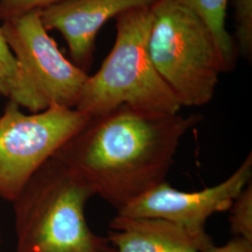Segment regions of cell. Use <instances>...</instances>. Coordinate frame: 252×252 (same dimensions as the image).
Masks as SVG:
<instances>
[{"label":"cell","mask_w":252,"mask_h":252,"mask_svg":"<svg viewBox=\"0 0 252 252\" xmlns=\"http://www.w3.org/2000/svg\"><path fill=\"white\" fill-rule=\"evenodd\" d=\"M0 94L30 112L45 108L28 85L0 27Z\"/></svg>","instance_id":"30bf717a"},{"label":"cell","mask_w":252,"mask_h":252,"mask_svg":"<svg viewBox=\"0 0 252 252\" xmlns=\"http://www.w3.org/2000/svg\"><path fill=\"white\" fill-rule=\"evenodd\" d=\"M237 53L248 60L252 57V0H233Z\"/></svg>","instance_id":"4fadbf2b"},{"label":"cell","mask_w":252,"mask_h":252,"mask_svg":"<svg viewBox=\"0 0 252 252\" xmlns=\"http://www.w3.org/2000/svg\"><path fill=\"white\" fill-rule=\"evenodd\" d=\"M108 241L114 252H199L214 246L207 232H194L170 220L117 214Z\"/></svg>","instance_id":"9c48e42d"},{"label":"cell","mask_w":252,"mask_h":252,"mask_svg":"<svg viewBox=\"0 0 252 252\" xmlns=\"http://www.w3.org/2000/svg\"><path fill=\"white\" fill-rule=\"evenodd\" d=\"M92 196L89 187L53 156L12 202L15 252H114L86 221L85 206Z\"/></svg>","instance_id":"7a4b0ae2"},{"label":"cell","mask_w":252,"mask_h":252,"mask_svg":"<svg viewBox=\"0 0 252 252\" xmlns=\"http://www.w3.org/2000/svg\"><path fill=\"white\" fill-rule=\"evenodd\" d=\"M157 0H65L38 11L46 30L63 36L72 63L87 72L94 51L95 38L103 26L121 13L149 7Z\"/></svg>","instance_id":"ba28073f"},{"label":"cell","mask_w":252,"mask_h":252,"mask_svg":"<svg viewBox=\"0 0 252 252\" xmlns=\"http://www.w3.org/2000/svg\"><path fill=\"white\" fill-rule=\"evenodd\" d=\"M199 252H252V241L243 237L234 236L232 240L221 247H211Z\"/></svg>","instance_id":"9a60e30c"},{"label":"cell","mask_w":252,"mask_h":252,"mask_svg":"<svg viewBox=\"0 0 252 252\" xmlns=\"http://www.w3.org/2000/svg\"><path fill=\"white\" fill-rule=\"evenodd\" d=\"M194 9L211 30L220 54L221 55L225 72L234 70L237 50L235 42L226 28V16L231 0H184Z\"/></svg>","instance_id":"8fae6325"},{"label":"cell","mask_w":252,"mask_h":252,"mask_svg":"<svg viewBox=\"0 0 252 252\" xmlns=\"http://www.w3.org/2000/svg\"><path fill=\"white\" fill-rule=\"evenodd\" d=\"M152 6L118 15L114 45L98 71L88 77L75 108L91 118L105 115L122 106L180 113L182 107L179 100L157 72L149 54Z\"/></svg>","instance_id":"3957f363"},{"label":"cell","mask_w":252,"mask_h":252,"mask_svg":"<svg viewBox=\"0 0 252 252\" xmlns=\"http://www.w3.org/2000/svg\"><path fill=\"white\" fill-rule=\"evenodd\" d=\"M230 225L234 236L252 241V185L250 182L230 207Z\"/></svg>","instance_id":"7c38bea8"},{"label":"cell","mask_w":252,"mask_h":252,"mask_svg":"<svg viewBox=\"0 0 252 252\" xmlns=\"http://www.w3.org/2000/svg\"><path fill=\"white\" fill-rule=\"evenodd\" d=\"M1 30L43 107L76 108L89 75L63 56L43 27L38 11L4 21Z\"/></svg>","instance_id":"8992f818"},{"label":"cell","mask_w":252,"mask_h":252,"mask_svg":"<svg viewBox=\"0 0 252 252\" xmlns=\"http://www.w3.org/2000/svg\"><path fill=\"white\" fill-rule=\"evenodd\" d=\"M252 153L224 181L199 191L173 188L165 180L118 211L128 217L160 218L194 232H205L207 219L230 209L234 199L252 182Z\"/></svg>","instance_id":"52a82bcc"},{"label":"cell","mask_w":252,"mask_h":252,"mask_svg":"<svg viewBox=\"0 0 252 252\" xmlns=\"http://www.w3.org/2000/svg\"><path fill=\"white\" fill-rule=\"evenodd\" d=\"M0 252H4V251H3V245H2V234H1V229H0Z\"/></svg>","instance_id":"2e32d148"},{"label":"cell","mask_w":252,"mask_h":252,"mask_svg":"<svg viewBox=\"0 0 252 252\" xmlns=\"http://www.w3.org/2000/svg\"><path fill=\"white\" fill-rule=\"evenodd\" d=\"M152 13L148 48L157 72L181 107L207 105L225 73L207 23L184 0H157Z\"/></svg>","instance_id":"277c9868"},{"label":"cell","mask_w":252,"mask_h":252,"mask_svg":"<svg viewBox=\"0 0 252 252\" xmlns=\"http://www.w3.org/2000/svg\"><path fill=\"white\" fill-rule=\"evenodd\" d=\"M200 121L122 106L91 118L54 157L119 211L166 180L182 137Z\"/></svg>","instance_id":"6da1fadb"},{"label":"cell","mask_w":252,"mask_h":252,"mask_svg":"<svg viewBox=\"0 0 252 252\" xmlns=\"http://www.w3.org/2000/svg\"><path fill=\"white\" fill-rule=\"evenodd\" d=\"M90 119L61 106L26 114L9 101L0 116V196L13 202L37 169Z\"/></svg>","instance_id":"5b68a950"},{"label":"cell","mask_w":252,"mask_h":252,"mask_svg":"<svg viewBox=\"0 0 252 252\" xmlns=\"http://www.w3.org/2000/svg\"><path fill=\"white\" fill-rule=\"evenodd\" d=\"M65 0H0V20L17 18L33 11H40Z\"/></svg>","instance_id":"5bb4252c"}]
</instances>
